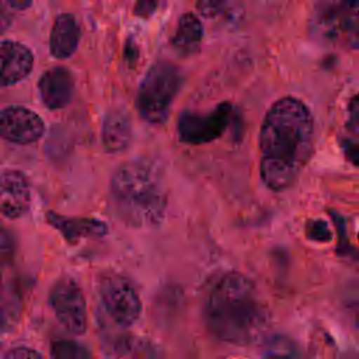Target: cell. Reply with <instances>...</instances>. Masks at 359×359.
I'll use <instances>...</instances> for the list:
<instances>
[{
    "instance_id": "cell-1",
    "label": "cell",
    "mask_w": 359,
    "mask_h": 359,
    "mask_svg": "<svg viewBox=\"0 0 359 359\" xmlns=\"http://www.w3.org/2000/svg\"><path fill=\"white\" fill-rule=\"evenodd\" d=\"M314 147V119L296 97L276 100L259 130V175L265 187L282 192L292 187Z\"/></svg>"
},
{
    "instance_id": "cell-2",
    "label": "cell",
    "mask_w": 359,
    "mask_h": 359,
    "mask_svg": "<svg viewBox=\"0 0 359 359\" xmlns=\"http://www.w3.org/2000/svg\"><path fill=\"white\" fill-rule=\"evenodd\" d=\"M205 317L209 331L233 345L258 342L268 331L271 316L255 285L240 272L224 273L209 293Z\"/></svg>"
},
{
    "instance_id": "cell-3",
    "label": "cell",
    "mask_w": 359,
    "mask_h": 359,
    "mask_svg": "<svg viewBox=\"0 0 359 359\" xmlns=\"http://www.w3.org/2000/svg\"><path fill=\"white\" fill-rule=\"evenodd\" d=\"M111 206L115 216L133 229L157 227L167 210V188L161 170L146 157L121 164L111 177Z\"/></svg>"
},
{
    "instance_id": "cell-4",
    "label": "cell",
    "mask_w": 359,
    "mask_h": 359,
    "mask_svg": "<svg viewBox=\"0 0 359 359\" xmlns=\"http://www.w3.org/2000/svg\"><path fill=\"white\" fill-rule=\"evenodd\" d=\"M313 41L355 50L359 39V0H316L309 20Z\"/></svg>"
},
{
    "instance_id": "cell-5",
    "label": "cell",
    "mask_w": 359,
    "mask_h": 359,
    "mask_svg": "<svg viewBox=\"0 0 359 359\" xmlns=\"http://www.w3.org/2000/svg\"><path fill=\"white\" fill-rule=\"evenodd\" d=\"M182 86L180 69L170 62H156L146 72L137 94L136 109L150 125H163Z\"/></svg>"
},
{
    "instance_id": "cell-6",
    "label": "cell",
    "mask_w": 359,
    "mask_h": 359,
    "mask_svg": "<svg viewBox=\"0 0 359 359\" xmlns=\"http://www.w3.org/2000/svg\"><path fill=\"white\" fill-rule=\"evenodd\" d=\"M101 304L112 321L121 327L135 324L142 313V300L135 285L118 273L104 275L98 283Z\"/></svg>"
},
{
    "instance_id": "cell-7",
    "label": "cell",
    "mask_w": 359,
    "mask_h": 359,
    "mask_svg": "<svg viewBox=\"0 0 359 359\" xmlns=\"http://www.w3.org/2000/svg\"><path fill=\"white\" fill-rule=\"evenodd\" d=\"M231 115L233 105L227 101L220 102L206 114L184 111L177 123L178 139L188 144L209 143L224 133Z\"/></svg>"
},
{
    "instance_id": "cell-8",
    "label": "cell",
    "mask_w": 359,
    "mask_h": 359,
    "mask_svg": "<svg viewBox=\"0 0 359 359\" xmlns=\"http://www.w3.org/2000/svg\"><path fill=\"white\" fill-rule=\"evenodd\" d=\"M50 307L57 321L73 335L87 330V309L83 292L72 278L59 279L49 294Z\"/></svg>"
},
{
    "instance_id": "cell-9",
    "label": "cell",
    "mask_w": 359,
    "mask_h": 359,
    "mask_svg": "<svg viewBox=\"0 0 359 359\" xmlns=\"http://www.w3.org/2000/svg\"><path fill=\"white\" fill-rule=\"evenodd\" d=\"M45 130L42 118L25 107L13 105L0 109V137L18 144L36 142Z\"/></svg>"
},
{
    "instance_id": "cell-10",
    "label": "cell",
    "mask_w": 359,
    "mask_h": 359,
    "mask_svg": "<svg viewBox=\"0 0 359 359\" xmlns=\"http://www.w3.org/2000/svg\"><path fill=\"white\" fill-rule=\"evenodd\" d=\"M31 202V189L27 177L15 170L0 177V213L7 219L22 216Z\"/></svg>"
},
{
    "instance_id": "cell-11",
    "label": "cell",
    "mask_w": 359,
    "mask_h": 359,
    "mask_svg": "<svg viewBox=\"0 0 359 359\" xmlns=\"http://www.w3.org/2000/svg\"><path fill=\"white\" fill-rule=\"evenodd\" d=\"M34 66L32 52L22 43L0 41V87L13 86L25 79Z\"/></svg>"
},
{
    "instance_id": "cell-12",
    "label": "cell",
    "mask_w": 359,
    "mask_h": 359,
    "mask_svg": "<svg viewBox=\"0 0 359 359\" xmlns=\"http://www.w3.org/2000/svg\"><path fill=\"white\" fill-rule=\"evenodd\" d=\"M38 88L43 104L49 109L65 108L73 97V76L66 67L55 66L42 74Z\"/></svg>"
},
{
    "instance_id": "cell-13",
    "label": "cell",
    "mask_w": 359,
    "mask_h": 359,
    "mask_svg": "<svg viewBox=\"0 0 359 359\" xmlns=\"http://www.w3.org/2000/svg\"><path fill=\"white\" fill-rule=\"evenodd\" d=\"M46 220L57 229L69 243H77L88 237H102L108 231L104 222L93 217H66L55 212H48Z\"/></svg>"
},
{
    "instance_id": "cell-14",
    "label": "cell",
    "mask_w": 359,
    "mask_h": 359,
    "mask_svg": "<svg viewBox=\"0 0 359 359\" xmlns=\"http://www.w3.org/2000/svg\"><path fill=\"white\" fill-rule=\"evenodd\" d=\"M102 144L108 153L125 150L132 140V122L129 114L122 108L109 111L102 122Z\"/></svg>"
},
{
    "instance_id": "cell-15",
    "label": "cell",
    "mask_w": 359,
    "mask_h": 359,
    "mask_svg": "<svg viewBox=\"0 0 359 359\" xmlns=\"http://www.w3.org/2000/svg\"><path fill=\"white\" fill-rule=\"evenodd\" d=\"M80 41V28L76 18L72 14H60L56 17L50 38H49V49L52 56L56 59H67L70 57Z\"/></svg>"
},
{
    "instance_id": "cell-16",
    "label": "cell",
    "mask_w": 359,
    "mask_h": 359,
    "mask_svg": "<svg viewBox=\"0 0 359 359\" xmlns=\"http://www.w3.org/2000/svg\"><path fill=\"white\" fill-rule=\"evenodd\" d=\"M203 36V28L199 18L191 13L184 14L172 38V46L181 55H191L198 50Z\"/></svg>"
},
{
    "instance_id": "cell-17",
    "label": "cell",
    "mask_w": 359,
    "mask_h": 359,
    "mask_svg": "<svg viewBox=\"0 0 359 359\" xmlns=\"http://www.w3.org/2000/svg\"><path fill=\"white\" fill-rule=\"evenodd\" d=\"M151 348H147V342L132 335H121L109 345L108 355L111 356H151L156 355Z\"/></svg>"
},
{
    "instance_id": "cell-18",
    "label": "cell",
    "mask_w": 359,
    "mask_h": 359,
    "mask_svg": "<svg viewBox=\"0 0 359 359\" xmlns=\"http://www.w3.org/2000/svg\"><path fill=\"white\" fill-rule=\"evenodd\" d=\"M50 353L53 358L59 359H81V358H88L90 352L79 345L77 342L73 341H66V339H59L52 344Z\"/></svg>"
},
{
    "instance_id": "cell-19",
    "label": "cell",
    "mask_w": 359,
    "mask_h": 359,
    "mask_svg": "<svg viewBox=\"0 0 359 359\" xmlns=\"http://www.w3.org/2000/svg\"><path fill=\"white\" fill-rule=\"evenodd\" d=\"M224 1L226 0H198L196 8L205 18H213L220 13Z\"/></svg>"
},
{
    "instance_id": "cell-20",
    "label": "cell",
    "mask_w": 359,
    "mask_h": 359,
    "mask_svg": "<svg viewBox=\"0 0 359 359\" xmlns=\"http://www.w3.org/2000/svg\"><path fill=\"white\" fill-rule=\"evenodd\" d=\"M14 254V243L8 231L0 227V262L11 259Z\"/></svg>"
},
{
    "instance_id": "cell-21",
    "label": "cell",
    "mask_w": 359,
    "mask_h": 359,
    "mask_svg": "<svg viewBox=\"0 0 359 359\" xmlns=\"http://www.w3.org/2000/svg\"><path fill=\"white\" fill-rule=\"evenodd\" d=\"M309 236H311L316 241H328L331 238L328 226L324 222H314V224H310Z\"/></svg>"
},
{
    "instance_id": "cell-22",
    "label": "cell",
    "mask_w": 359,
    "mask_h": 359,
    "mask_svg": "<svg viewBox=\"0 0 359 359\" xmlns=\"http://www.w3.org/2000/svg\"><path fill=\"white\" fill-rule=\"evenodd\" d=\"M157 8V0H137L135 4V14L139 17H149Z\"/></svg>"
},
{
    "instance_id": "cell-23",
    "label": "cell",
    "mask_w": 359,
    "mask_h": 359,
    "mask_svg": "<svg viewBox=\"0 0 359 359\" xmlns=\"http://www.w3.org/2000/svg\"><path fill=\"white\" fill-rule=\"evenodd\" d=\"M4 356L6 358H14V359H22V358H41L42 355L39 352H36L35 349L20 346V348H14V349L6 352Z\"/></svg>"
},
{
    "instance_id": "cell-24",
    "label": "cell",
    "mask_w": 359,
    "mask_h": 359,
    "mask_svg": "<svg viewBox=\"0 0 359 359\" xmlns=\"http://www.w3.org/2000/svg\"><path fill=\"white\" fill-rule=\"evenodd\" d=\"M11 21H13V15L10 14V11L0 4V34L4 32L11 25Z\"/></svg>"
},
{
    "instance_id": "cell-25",
    "label": "cell",
    "mask_w": 359,
    "mask_h": 359,
    "mask_svg": "<svg viewBox=\"0 0 359 359\" xmlns=\"http://www.w3.org/2000/svg\"><path fill=\"white\" fill-rule=\"evenodd\" d=\"M13 8H17V10H25L31 6L32 0H6Z\"/></svg>"
},
{
    "instance_id": "cell-26",
    "label": "cell",
    "mask_w": 359,
    "mask_h": 359,
    "mask_svg": "<svg viewBox=\"0 0 359 359\" xmlns=\"http://www.w3.org/2000/svg\"><path fill=\"white\" fill-rule=\"evenodd\" d=\"M0 287H1V268H0Z\"/></svg>"
}]
</instances>
